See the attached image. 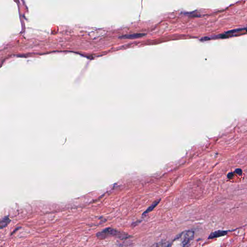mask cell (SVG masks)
<instances>
[{"label":"cell","instance_id":"1","mask_svg":"<svg viewBox=\"0 0 247 247\" xmlns=\"http://www.w3.org/2000/svg\"><path fill=\"white\" fill-rule=\"evenodd\" d=\"M195 232L192 230L182 232L173 240L171 247H186L194 238Z\"/></svg>","mask_w":247,"mask_h":247},{"label":"cell","instance_id":"2","mask_svg":"<svg viewBox=\"0 0 247 247\" xmlns=\"http://www.w3.org/2000/svg\"><path fill=\"white\" fill-rule=\"evenodd\" d=\"M96 236L97 239H104L110 237H115L120 239H125L130 237V235H128L127 233L111 227L106 228L101 231L97 233Z\"/></svg>","mask_w":247,"mask_h":247},{"label":"cell","instance_id":"3","mask_svg":"<svg viewBox=\"0 0 247 247\" xmlns=\"http://www.w3.org/2000/svg\"><path fill=\"white\" fill-rule=\"evenodd\" d=\"M227 231L217 230L216 231L212 232L208 236V239H215V238H218V237H221V236H224L225 235H227Z\"/></svg>","mask_w":247,"mask_h":247},{"label":"cell","instance_id":"4","mask_svg":"<svg viewBox=\"0 0 247 247\" xmlns=\"http://www.w3.org/2000/svg\"><path fill=\"white\" fill-rule=\"evenodd\" d=\"M144 36H145V34L144 33H135V34H128V35L121 36L119 37V38L128 39H136V38H140L141 37Z\"/></svg>","mask_w":247,"mask_h":247},{"label":"cell","instance_id":"5","mask_svg":"<svg viewBox=\"0 0 247 247\" xmlns=\"http://www.w3.org/2000/svg\"><path fill=\"white\" fill-rule=\"evenodd\" d=\"M160 201L161 199H159L156 200L155 202H153V203L151 205L150 207H149L147 209H146L145 211L144 212L143 214V216H145L146 214L150 213V212L152 211L153 210L154 208L158 205V204L160 202Z\"/></svg>","mask_w":247,"mask_h":247},{"label":"cell","instance_id":"6","mask_svg":"<svg viewBox=\"0 0 247 247\" xmlns=\"http://www.w3.org/2000/svg\"><path fill=\"white\" fill-rule=\"evenodd\" d=\"M171 243H169L168 241H161L160 242L156 243L150 247H171Z\"/></svg>","mask_w":247,"mask_h":247},{"label":"cell","instance_id":"7","mask_svg":"<svg viewBox=\"0 0 247 247\" xmlns=\"http://www.w3.org/2000/svg\"><path fill=\"white\" fill-rule=\"evenodd\" d=\"M11 222V220L9 218L8 216L5 217L1 221V229H3L4 228L8 226V224Z\"/></svg>","mask_w":247,"mask_h":247},{"label":"cell","instance_id":"8","mask_svg":"<svg viewBox=\"0 0 247 247\" xmlns=\"http://www.w3.org/2000/svg\"><path fill=\"white\" fill-rule=\"evenodd\" d=\"M235 173L238 174L239 175H241L242 174V169H240V168H237V169L235 170Z\"/></svg>","mask_w":247,"mask_h":247},{"label":"cell","instance_id":"9","mask_svg":"<svg viewBox=\"0 0 247 247\" xmlns=\"http://www.w3.org/2000/svg\"><path fill=\"white\" fill-rule=\"evenodd\" d=\"M234 173H233V172H230V173H228L227 174V178L228 179H231L234 177Z\"/></svg>","mask_w":247,"mask_h":247}]
</instances>
